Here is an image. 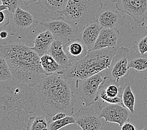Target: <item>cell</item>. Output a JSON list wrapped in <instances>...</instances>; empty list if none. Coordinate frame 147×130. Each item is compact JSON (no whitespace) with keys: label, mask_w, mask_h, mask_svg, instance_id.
Returning a JSON list of instances; mask_svg holds the SVG:
<instances>
[{"label":"cell","mask_w":147,"mask_h":130,"mask_svg":"<svg viewBox=\"0 0 147 130\" xmlns=\"http://www.w3.org/2000/svg\"><path fill=\"white\" fill-rule=\"evenodd\" d=\"M101 28H102L96 20L83 28L82 31L80 33L79 38L86 46L88 51L92 50L98 38Z\"/></svg>","instance_id":"15"},{"label":"cell","mask_w":147,"mask_h":130,"mask_svg":"<svg viewBox=\"0 0 147 130\" xmlns=\"http://www.w3.org/2000/svg\"><path fill=\"white\" fill-rule=\"evenodd\" d=\"M41 24L50 30L55 40L61 41L64 46L72 40L79 38V26L64 17L48 20Z\"/></svg>","instance_id":"7"},{"label":"cell","mask_w":147,"mask_h":130,"mask_svg":"<svg viewBox=\"0 0 147 130\" xmlns=\"http://www.w3.org/2000/svg\"><path fill=\"white\" fill-rule=\"evenodd\" d=\"M75 117L81 130H101L103 126L99 115L90 106L80 108Z\"/></svg>","instance_id":"12"},{"label":"cell","mask_w":147,"mask_h":130,"mask_svg":"<svg viewBox=\"0 0 147 130\" xmlns=\"http://www.w3.org/2000/svg\"><path fill=\"white\" fill-rule=\"evenodd\" d=\"M2 5L8 7V10L10 13H15L16 9L23 4L22 0H1Z\"/></svg>","instance_id":"27"},{"label":"cell","mask_w":147,"mask_h":130,"mask_svg":"<svg viewBox=\"0 0 147 130\" xmlns=\"http://www.w3.org/2000/svg\"><path fill=\"white\" fill-rule=\"evenodd\" d=\"M117 51L115 48L90 50L85 57L66 69L63 78L67 80L84 79L106 71L110 68Z\"/></svg>","instance_id":"4"},{"label":"cell","mask_w":147,"mask_h":130,"mask_svg":"<svg viewBox=\"0 0 147 130\" xmlns=\"http://www.w3.org/2000/svg\"><path fill=\"white\" fill-rule=\"evenodd\" d=\"M38 104L45 114L53 117L59 112L74 113L75 96L67 79L58 74L47 75L38 85Z\"/></svg>","instance_id":"3"},{"label":"cell","mask_w":147,"mask_h":130,"mask_svg":"<svg viewBox=\"0 0 147 130\" xmlns=\"http://www.w3.org/2000/svg\"><path fill=\"white\" fill-rule=\"evenodd\" d=\"M121 98L123 106L127 108L132 115H134L135 113L136 98L130 85L127 84L124 86Z\"/></svg>","instance_id":"22"},{"label":"cell","mask_w":147,"mask_h":130,"mask_svg":"<svg viewBox=\"0 0 147 130\" xmlns=\"http://www.w3.org/2000/svg\"><path fill=\"white\" fill-rule=\"evenodd\" d=\"M73 124H76L75 117L71 115H67L66 117L59 120L50 121L49 129L50 130H59L66 126Z\"/></svg>","instance_id":"24"},{"label":"cell","mask_w":147,"mask_h":130,"mask_svg":"<svg viewBox=\"0 0 147 130\" xmlns=\"http://www.w3.org/2000/svg\"><path fill=\"white\" fill-rule=\"evenodd\" d=\"M142 130H147V126H146V127H145V128H143V129H142Z\"/></svg>","instance_id":"37"},{"label":"cell","mask_w":147,"mask_h":130,"mask_svg":"<svg viewBox=\"0 0 147 130\" xmlns=\"http://www.w3.org/2000/svg\"><path fill=\"white\" fill-rule=\"evenodd\" d=\"M67 115H66L65 113H63V112H59V113H57L56 115L51 117V121H57V120H59V119H61L63 118H64L66 117Z\"/></svg>","instance_id":"32"},{"label":"cell","mask_w":147,"mask_h":130,"mask_svg":"<svg viewBox=\"0 0 147 130\" xmlns=\"http://www.w3.org/2000/svg\"><path fill=\"white\" fill-rule=\"evenodd\" d=\"M145 28L147 30V22H146V23L145 24Z\"/></svg>","instance_id":"38"},{"label":"cell","mask_w":147,"mask_h":130,"mask_svg":"<svg viewBox=\"0 0 147 130\" xmlns=\"http://www.w3.org/2000/svg\"><path fill=\"white\" fill-rule=\"evenodd\" d=\"M116 8L138 24H143L147 20V0H119Z\"/></svg>","instance_id":"10"},{"label":"cell","mask_w":147,"mask_h":130,"mask_svg":"<svg viewBox=\"0 0 147 130\" xmlns=\"http://www.w3.org/2000/svg\"><path fill=\"white\" fill-rule=\"evenodd\" d=\"M51 55L63 67L67 69L70 67L72 62L65 50L64 45L61 41L55 40L47 53Z\"/></svg>","instance_id":"18"},{"label":"cell","mask_w":147,"mask_h":130,"mask_svg":"<svg viewBox=\"0 0 147 130\" xmlns=\"http://www.w3.org/2000/svg\"><path fill=\"white\" fill-rule=\"evenodd\" d=\"M23 2V4H24L25 5H28L30 4V3H33L36 1H38V0H22Z\"/></svg>","instance_id":"34"},{"label":"cell","mask_w":147,"mask_h":130,"mask_svg":"<svg viewBox=\"0 0 147 130\" xmlns=\"http://www.w3.org/2000/svg\"><path fill=\"white\" fill-rule=\"evenodd\" d=\"M131 114L123 104H109L100 108L98 115L108 123H114L121 126L129 119Z\"/></svg>","instance_id":"11"},{"label":"cell","mask_w":147,"mask_h":130,"mask_svg":"<svg viewBox=\"0 0 147 130\" xmlns=\"http://www.w3.org/2000/svg\"><path fill=\"white\" fill-rule=\"evenodd\" d=\"M4 10H8V7L6 5H1L0 6V11H3Z\"/></svg>","instance_id":"35"},{"label":"cell","mask_w":147,"mask_h":130,"mask_svg":"<svg viewBox=\"0 0 147 130\" xmlns=\"http://www.w3.org/2000/svg\"><path fill=\"white\" fill-rule=\"evenodd\" d=\"M135 50L141 55H146L147 53V35L143 36L136 42Z\"/></svg>","instance_id":"26"},{"label":"cell","mask_w":147,"mask_h":130,"mask_svg":"<svg viewBox=\"0 0 147 130\" xmlns=\"http://www.w3.org/2000/svg\"><path fill=\"white\" fill-rule=\"evenodd\" d=\"M40 63L42 68L48 75H53V74L63 75L66 69L58 63L51 55L48 53L40 57Z\"/></svg>","instance_id":"19"},{"label":"cell","mask_w":147,"mask_h":130,"mask_svg":"<svg viewBox=\"0 0 147 130\" xmlns=\"http://www.w3.org/2000/svg\"><path fill=\"white\" fill-rule=\"evenodd\" d=\"M37 22L36 18L33 14L19 7L15 13L9 12V22L5 28L12 36L23 38L27 36Z\"/></svg>","instance_id":"8"},{"label":"cell","mask_w":147,"mask_h":130,"mask_svg":"<svg viewBox=\"0 0 147 130\" xmlns=\"http://www.w3.org/2000/svg\"><path fill=\"white\" fill-rule=\"evenodd\" d=\"M103 91L108 97L115 98L118 96L120 88L115 84H110L103 90Z\"/></svg>","instance_id":"28"},{"label":"cell","mask_w":147,"mask_h":130,"mask_svg":"<svg viewBox=\"0 0 147 130\" xmlns=\"http://www.w3.org/2000/svg\"><path fill=\"white\" fill-rule=\"evenodd\" d=\"M15 79L8 63L3 57H0V81L6 82Z\"/></svg>","instance_id":"25"},{"label":"cell","mask_w":147,"mask_h":130,"mask_svg":"<svg viewBox=\"0 0 147 130\" xmlns=\"http://www.w3.org/2000/svg\"><path fill=\"white\" fill-rule=\"evenodd\" d=\"M120 31L118 29L101 28L92 50L107 48H116Z\"/></svg>","instance_id":"14"},{"label":"cell","mask_w":147,"mask_h":130,"mask_svg":"<svg viewBox=\"0 0 147 130\" xmlns=\"http://www.w3.org/2000/svg\"><path fill=\"white\" fill-rule=\"evenodd\" d=\"M100 98L103 101L107 102L108 104H121L122 103V98L121 96H118L115 98H110L108 97L104 93V91L103 88L101 89L100 93Z\"/></svg>","instance_id":"29"},{"label":"cell","mask_w":147,"mask_h":130,"mask_svg":"<svg viewBox=\"0 0 147 130\" xmlns=\"http://www.w3.org/2000/svg\"><path fill=\"white\" fill-rule=\"evenodd\" d=\"M28 130H50L46 118L42 116L30 117Z\"/></svg>","instance_id":"23"},{"label":"cell","mask_w":147,"mask_h":130,"mask_svg":"<svg viewBox=\"0 0 147 130\" xmlns=\"http://www.w3.org/2000/svg\"><path fill=\"white\" fill-rule=\"evenodd\" d=\"M129 68L139 72L147 71V55H141L135 50L130 51Z\"/></svg>","instance_id":"21"},{"label":"cell","mask_w":147,"mask_h":130,"mask_svg":"<svg viewBox=\"0 0 147 130\" xmlns=\"http://www.w3.org/2000/svg\"><path fill=\"white\" fill-rule=\"evenodd\" d=\"M118 9H105L100 11L96 17V22L102 28L118 29L125 23V16Z\"/></svg>","instance_id":"13"},{"label":"cell","mask_w":147,"mask_h":130,"mask_svg":"<svg viewBox=\"0 0 147 130\" xmlns=\"http://www.w3.org/2000/svg\"><path fill=\"white\" fill-rule=\"evenodd\" d=\"M103 6L102 0H69L65 9L59 14L83 28L96 20Z\"/></svg>","instance_id":"5"},{"label":"cell","mask_w":147,"mask_h":130,"mask_svg":"<svg viewBox=\"0 0 147 130\" xmlns=\"http://www.w3.org/2000/svg\"><path fill=\"white\" fill-rule=\"evenodd\" d=\"M55 40V37L49 30H47L38 34L34 40V46L31 47L32 50L41 57L47 54L51 44Z\"/></svg>","instance_id":"16"},{"label":"cell","mask_w":147,"mask_h":130,"mask_svg":"<svg viewBox=\"0 0 147 130\" xmlns=\"http://www.w3.org/2000/svg\"><path fill=\"white\" fill-rule=\"evenodd\" d=\"M121 130H136V128L131 123L126 122L121 126Z\"/></svg>","instance_id":"31"},{"label":"cell","mask_w":147,"mask_h":130,"mask_svg":"<svg viewBox=\"0 0 147 130\" xmlns=\"http://www.w3.org/2000/svg\"><path fill=\"white\" fill-rule=\"evenodd\" d=\"M109 77L102 72L88 78L75 80L76 92L79 99L87 106L99 100L100 93Z\"/></svg>","instance_id":"6"},{"label":"cell","mask_w":147,"mask_h":130,"mask_svg":"<svg viewBox=\"0 0 147 130\" xmlns=\"http://www.w3.org/2000/svg\"><path fill=\"white\" fill-rule=\"evenodd\" d=\"M38 104L33 87L16 79L0 82V130H28Z\"/></svg>","instance_id":"1"},{"label":"cell","mask_w":147,"mask_h":130,"mask_svg":"<svg viewBox=\"0 0 147 130\" xmlns=\"http://www.w3.org/2000/svg\"><path fill=\"white\" fill-rule=\"evenodd\" d=\"M69 0H38V3L46 13H59L65 9Z\"/></svg>","instance_id":"20"},{"label":"cell","mask_w":147,"mask_h":130,"mask_svg":"<svg viewBox=\"0 0 147 130\" xmlns=\"http://www.w3.org/2000/svg\"><path fill=\"white\" fill-rule=\"evenodd\" d=\"M109 1L112 3H117L119 0H109Z\"/></svg>","instance_id":"36"},{"label":"cell","mask_w":147,"mask_h":130,"mask_svg":"<svg viewBox=\"0 0 147 130\" xmlns=\"http://www.w3.org/2000/svg\"><path fill=\"white\" fill-rule=\"evenodd\" d=\"M129 51L127 48H119L112 59L110 68L107 69V75L111 81L118 82L129 74Z\"/></svg>","instance_id":"9"},{"label":"cell","mask_w":147,"mask_h":130,"mask_svg":"<svg viewBox=\"0 0 147 130\" xmlns=\"http://www.w3.org/2000/svg\"><path fill=\"white\" fill-rule=\"evenodd\" d=\"M64 48L66 54L72 62V64L85 57L89 51L79 38L69 42Z\"/></svg>","instance_id":"17"},{"label":"cell","mask_w":147,"mask_h":130,"mask_svg":"<svg viewBox=\"0 0 147 130\" xmlns=\"http://www.w3.org/2000/svg\"><path fill=\"white\" fill-rule=\"evenodd\" d=\"M9 35V32L7 30H1V32H0V38H1V40H5L8 38Z\"/></svg>","instance_id":"33"},{"label":"cell","mask_w":147,"mask_h":130,"mask_svg":"<svg viewBox=\"0 0 147 130\" xmlns=\"http://www.w3.org/2000/svg\"><path fill=\"white\" fill-rule=\"evenodd\" d=\"M0 57L8 63L15 79L31 87L48 75L41 65L40 56L23 43L8 41L1 44Z\"/></svg>","instance_id":"2"},{"label":"cell","mask_w":147,"mask_h":130,"mask_svg":"<svg viewBox=\"0 0 147 130\" xmlns=\"http://www.w3.org/2000/svg\"><path fill=\"white\" fill-rule=\"evenodd\" d=\"M9 22V11L8 13L5 12H0V24H1V28H5L8 25Z\"/></svg>","instance_id":"30"}]
</instances>
